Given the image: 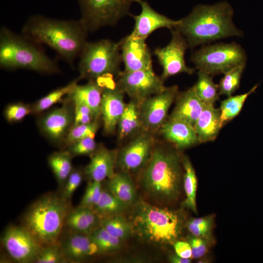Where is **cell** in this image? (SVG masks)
Wrapping results in <instances>:
<instances>
[{
  "label": "cell",
  "mask_w": 263,
  "mask_h": 263,
  "mask_svg": "<svg viewBox=\"0 0 263 263\" xmlns=\"http://www.w3.org/2000/svg\"><path fill=\"white\" fill-rule=\"evenodd\" d=\"M129 206L109 191L103 189L100 199L93 209L101 219L120 214Z\"/></svg>",
  "instance_id": "cell-30"
},
{
  "label": "cell",
  "mask_w": 263,
  "mask_h": 263,
  "mask_svg": "<svg viewBox=\"0 0 263 263\" xmlns=\"http://www.w3.org/2000/svg\"><path fill=\"white\" fill-rule=\"evenodd\" d=\"M117 87L139 105L149 97L164 91L166 87L161 77L153 68L132 72H121Z\"/></svg>",
  "instance_id": "cell-10"
},
{
  "label": "cell",
  "mask_w": 263,
  "mask_h": 263,
  "mask_svg": "<svg viewBox=\"0 0 263 263\" xmlns=\"http://www.w3.org/2000/svg\"><path fill=\"white\" fill-rule=\"evenodd\" d=\"M74 109L69 104L47 113L40 121V128L49 138L55 141L62 139L74 122Z\"/></svg>",
  "instance_id": "cell-19"
},
{
  "label": "cell",
  "mask_w": 263,
  "mask_h": 263,
  "mask_svg": "<svg viewBox=\"0 0 263 263\" xmlns=\"http://www.w3.org/2000/svg\"><path fill=\"white\" fill-rule=\"evenodd\" d=\"M245 67L239 66L224 74L218 85L220 95L230 96L239 88Z\"/></svg>",
  "instance_id": "cell-36"
},
{
  "label": "cell",
  "mask_w": 263,
  "mask_h": 263,
  "mask_svg": "<svg viewBox=\"0 0 263 263\" xmlns=\"http://www.w3.org/2000/svg\"><path fill=\"white\" fill-rule=\"evenodd\" d=\"M176 99L175 106L169 118L182 120L194 126L205 106L194 86L178 93Z\"/></svg>",
  "instance_id": "cell-22"
},
{
  "label": "cell",
  "mask_w": 263,
  "mask_h": 263,
  "mask_svg": "<svg viewBox=\"0 0 263 263\" xmlns=\"http://www.w3.org/2000/svg\"><path fill=\"white\" fill-rule=\"evenodd\" d=\"M32 112V108L21 103L9 105L4 111V116L9 122L20 121Z\"/></svg>",
  "instance_id": "cell-42"
},
{
  "label": "cell",
  "mask_w": 263,
  "mask_h": 263,
  "mask_svg": "<svg viewBox=\"0 0 263 263\" xmlns=\"http://www.w3.org/2000/svg\"><path fill=\"white\" fill-rule=\"evenodd\" d=\"M173 247L176 254L179 256L188 259L192 258L191 249L188 242L176 241L173 244Z\"/></svg>",
  "instance_id": "cell-45"
},
{
  "label": "cell",
  "mask_w": 263,
  "mask_h": 263,
  "mask_svg": "<svg viewBox=\"0 0 263 263\" xmlns=\"http://www.w3.org/2000/svg\"><path fill=\"white\" fill-rule=\"evenodd\" d=\"M162 135L179 149L191 147L199 143L194 126L178 119L169 118L160 129Z\"/></svg>",
  "instance_id": "cell-20"
},
{
  "label": "cell",
  "mask_w": 263,
  "mask_h": 263,
  "mask_svg": "<svg viewBox=\"0 0 263 263\" xmlns=\"http://www.w3.org/2000/svg\"><path fill=\"white\" fill-rule=\"evenodd\" d=\"M83 174L80 169H73L61 188L60 195L64 199L70 201L74 192L81 184Z\"/></svg>",
  "instance_id": "cell-40"
},
{
  "label": "cell",
  "mask_w": 263,
  "mask_h": 263,
  "mask_svg": "<svg viewBox=\"0 0 263 263\" xmlns=\"http://www.w3.org/2000/svg\"><path fill=\"white\" fill-rule=\"evenodd\" d=\"M257 87L258 85H256L246 93L228 96L221 102L220 110L222 127L239 114L248 96L254 92Z\"/></svg>",
  "instance_id": "cell-31"
},
{
  "label": "cell",
  "mask_w": 263,
  "mask_h": 263,
  "mask_svg": "<svg viewBox=\"0 0 263 263\" xmlns=\"http://www.w3.org/2000/svg\"><path fill=\"white\" fill-rule=\"evenodd\" d=\"M142 127L139 113V104L131 101L126 104L124 112L120 117L118 125V137L123 140L131 135Z\"/></svg>",
  "instance_id": "cell-27"
},
{
  "label": "cell",
  "mask_w": 263,
  "mask_h": 263,
  "mask_svg": "<svg viewBox=\"0 0 263 263\" xmlns=\"http://www.w3.org/2000/svg\"><path fill=\"white\" fill-rule=\"evenodd\" d=\"M0 66L5 69H23L41 73L59 72L56 62L33 41L4 26L0 31Z\"/></svg>",
  "instance_id": "cell-6"
},
{
  "label": "cell",
  "mask_w": 263,
  "mask_h": 263,
  "mask_svg": "<svg viewBox=\"0 0 263 263\" xmlns=\"http://www.w3.org/2000/svg\"><path fill=\"white\" fill-rule=\"evenodd\" d=\"M99 225L112 236L122 241L132 233L131 222L120 214L101 219Z\"/></svg>",
  "instance_id": "cell-33"
},
{
  "label": "cell",
  "mask_w": 263,
  "mask_h": 263,
  "mask_svg": "<svg viewBox=\"0 0 263 263\" xmlns=\"http://www.w3.org/2000/svg\"><path fill=\"white\" fill-rule=\"evenodd\" d=\"M72 101L74 104L73 126L88 124L97 119L88 106L79 101L72 100Z\"/></svg>",
  "instance_id": "cell-41"
},
{
  "label": "cell",
  "mask_w": 263,
  "mask_h": 263,
  "mask_svg": "<svg viewBox=\"0 0 263 263\" xmlns=\"http://www.w3.org/2000/svg\"><path fill=\"white\" fill-rule=\"evenodd\" d=\"M103 89V87L95 80H90L84 85L77 84L68 96L72 101H79L88 106L98 119L101 116Z\"/></svg>",
  "instance_id": "cell-25"
},
{
  "label": "cell",
  "mask_w": 263,
  "mask_h": 263,
  "mask_svg": "<svg viewBox=\"0 0 263 263\" xmlns=\"http://www.w3.org/2000/svg\"><path fill=\"white\" fill-rule=\"evenodd\" d=\"M99 127L98 119L88 124L73 126L67 134V144L70 146L80 139L88 137H94Z\"/></svg>",
  "instance_id": "cell-37"
},
{
  "label": "cell",
  "mask_w": 263,
  "mask_h": 263,
  "mask_svg": "<svg viewBox=\"0 0 263 263\" xmlns=\"http://www.w3.org/2000/svg\"><path fill=\"white\" fill-rule=\"evenodd\" d=\"M126 106L124 93L116 85L103 87L100 112L106 134H111L114 132Z\"/></svg>",
  "instance_id": "cell-17"
},
{
  "label": "cell",
  "mask_w": 263,
  "mask_h": 263,
  "mask_svg": "<svg viewBox=\"0 0 263 263\" xmlns=\"http://www.w3.org/2000/svg\"><path fill=\"white\" fill-rule=\"evenodd\" d=\"M66 259L59 243L43 246L34 263H65Z\"/></svg>",
  "instance_id": "cell-38"
},
{
  "label": "cell",
  "mask_w": 263,
  "mask_h": 263,
  "mask_svg": "<svg viewBox=\"0 0 263 263\" xmlns=\"http://www.w3.org/2000/svg\"><path fill=\"white\" fill-rule=\"evenodd\" d=\"M71 209L70 201L60 195L49 193L30 206L24 215L22 225L42 246L56 244Z\"/></svg>",
  "instance_id": "cell-4"
},
{
  "label": "cell",
  "mask_w": 263,
  "mask_h": 263,
  "mask_svg": "<svg viewBox=\"0 0 263 263\" xmlns=\"http://www.w3.org/2000/svg\"><path fill=\"white\" fill-rule=\"evenodd\" d=\"M194 127L199 143L214 140L222 128L220 109L216 108L214 104H205Z\"/></svg>",
  "instance_id": "cell-23"
},
{
  "label": "cell",
  "mask_w": 263,
  "mask_h": 263,
  "mask_svg": "<svg viewBox=\"0 0 263 263\" xmlns=\"http://www.w3.org/2000/svg\"><path fill=\"white\" fill-rule=\"evenodd\" d=\"M181 159L177 152L163 147L153 148L143 168L141 183L144 190L158 202L175 199L180 193Z\"/></svg>",
  "instance_id": "cell-3"
},
{
  "label": "cell",
  "mask_w": 263,
  "mask_h": 263,
  "mask_svg": "<svg viewBox=\"0 0 263 263\" xmlns=\"http://www.w3.org/2000/svg\"><path fill=\"white\" fill-rule=\"evenodd\" d=\"M141 10L137 15H130L134 21V27L131 33L139 38L146 39L153 32L161 28L174 29L179 20H173L153 9L145 0H140Z\"/></svg>",
  "instance_id": "cell-16"
},
{
  "label": "cell",
  "mask_w": 263,
  "mask_h": 263,
  "mask_svg": "<svg viewBox=\"0 0 263 263\" xmlns=\"http://www.w3.org/2000/svg\"><path fill=\"white\" fill-rule=\"evenodd\" d=\"M58 243L68 262L79 263L99 254L90 235L69 231Z\"/></svg>",
  "instance_id": "cell-18"
},
{
  "label": "cell",
  "mask_w": 263,
  "mask_h": 263,
  "mask_svg": "<svg viewBox=\"0 0 263 263\" xmlns=\"http://www.w3.org/2000/svg\"><path fill=\"white\" fill-rule=\"evenodd\" d=\"M178 93L177 86L167 87L139 105L142 128L145 132L150 133L160 129L166 121L169 110Z\"/></svg>",
  "instance_id": "cell-11"
},
{
  "label": "cell",
  "mask_w": 263,
  "mask_h": 263,
  "mask_svg": "<svg viewBox=\"0 0 263 263\" xmlns=\"http://www.w3.org/2000/svg\"><path fill=\"white\" fill-rule=\"evenodd\" d=\"M188 231L195 237H206L209 233L210 228L204 227L189 221L187 225Z\"/></svg>",
  "instance_id": "cell-46"
},
{
  "label": "cell",
  "mask_w": 263,
  "mask_h": 263,
  "mask_svg": "<svg viewBox=\"0 0 263 263\" xmlns=\"http://www.w3.org/2000/svg\"><path fill=\"white\" fill-rule=\"evenodd\" d=\"M193 86L197 94L205 104H214L219 99L218 85L213 82L212 75L199 71L197 81Z\"/></svg>",
  "instance_id": "cell-32"
},
{
  "label": "cell",
  "mask_w": 263,
  "mask_h": 263,
  "mask_svg": "<svg viewBox=\"0 0 263 263\" xmlns=\"http://www.w3.org/2000/svg\"><path fill=\"white\" fill-rule=\"evenodd\" d=\"M117 155L105 147H101L91 155L89 163L84 169V173L91 181L101 182L113 177L116 163Z\"/></svg>",
  "instance_id": "cell-21"
},
{
  "label": "cell",
  "mask_w": 263,
  "mask_h": 263,
  "mask_svg": "<svg viewBox=\"0 0 263 263\" xmlns=\"http://www.w3.org/2000/svg\"><path fill=\"white\" fill-rule=\"evenodd\" d=\"M170 31L171 38L169 43L154 51V54L162 68L161 77L163 80L181 73L190 75L194 71L185 62V54L189 48L186 39L175 29Z\"/></svg>",
  "instance_id": "cell-12"
},
{
  "label": "cell",
  "mask_w": 263,
  "mask_h": 263,
  "mask_svg": "<svg viewBox=\"0 0 263 263\" xmlns=\"http://www.w3.org/2000/svg\"><path fill=\"white\" fill-rule=\"evenodd\" d=\"M77 0L81 12L79 19L89 32H92L115 25L122 18L130 16L132 4L140 0Z\"/></svg>",
  "instance_id": "cell-9"
},
{
  "label": "cell",
  "mask_w": 263,
  "mask_h": 263,
  "mask_svg": "<svg viewBox=\"0 0 263 263\" xmlns=\"http://www.w3.org/2000/svg\"><path fill=\"white\" fill-rule=\"evenodd\" d=\"M102 190L101 182L91 181L86 187L79 207L93 208L99 200Z\"/></svg>",
  "instance_id": "cell-39"
},
{
  "label": "cell",
  "mask_w": 263,
  "mask_h": 263,
  "mask_svg": "<svg viewBox=\"0 0 263 263\" xmlns=\"http://www.w3.org/2000/svg\"><path fill=\"white\" fill-rule=\"evenodd\" d=\"M88 32L80 19L60 20L41 15L30 17L21 29L26 38L48 46L70 64L79 57Z\"/></svg>",
  "instance_id": "cell-1"
},
{
  "label": "cell",
  "mask_w": 263,
  "mask_h": 263,
  "mask_svg": "<svg viewBox=\"0 0 263 263\" xmlns=\"http://www.w3.org/2000/svg\"><path fill=\"white\" fill-rule=\"evenodd\" d=\"M190 61L199 71L212 76L245 66L246 56L238 44L221 43L204 46L192 55Z\"/></svg>",
  "instance_id": "cell-8"
},
{
  "label": "cell",
  "mask_w": 263,
  "mask_h": 263,
  "mask_svg": "<svg viewBox=\"0 0 263 263\" xmlns=\"http://www.w3.org/2000/svg\"><path fill=\"white\" fill-rule=\"evenodd\" d=\"M182 165L184 169V188L186 196L183 203L184 207L194 212H197L196 196L197 180L193 166L187 156L182 158Z\"/></svg>",
  "instance_id": "cell-29"
},
{
  "label": "cell",
  "mask_w": 263,
  "mask_h": 263,
  "mask_svg": "<svg viewBox=\"0 0 263 263\" xmlns=\"http://www.w3.org/2000/svg\"><path fill=\"white\" fill-rule=\"evenodd\" d=\"M96 149V144L94 137H88L71 145L69 151L72 155H92Z\"/></svg>",
  "instance_id": "cell-43"
},
{
  "label": "cell",
  "mask_w": 263,
  "mask_h": 263,
  "mask_svg": "<svg viewBox=\"0 0 263 263\" xmlns=\"http://www.w3.org/2000/svg\"><path fill=\"white\" fill-rule=\"evenodd\" d=\"M107 190L119 200L130 206L135 203L137 194L133 182L129 173H115L107 182Z\"/></svg>",
  "instance_id": "cell-26"
},
{
  "label": "cell",
  "mask_w": 263,
  "mask_h": 263,
  "mask_svg": "<svg viewBox=\"0 0 263 263\" xmlns=\"http://www.w3.org/2000/svg\"><path fill=\"white\" fill-rule=\"evenodd\" d=\"M100 218L93 208L78 207L71 209L65 221L69 231L90 235L99 226Z\"/></svg>",
  "instance_id": "cell-24"
},
{
  "label": "cell",
  "mask_w": 263,
  "mask_h": 263,
  "mask_svg": "<svg viewBox=\"0 0 263 263\" xmlns=\"http://www.w3.org/2000/svg\"><path fill=\"white\" fill-rule=\"evenodd\" d=\"M90 236L97 245L99 254L115 251L121 244L122 240L112 236L100 225L93 231Z\"/></svg>",
  "instance_id": "cell-35"
},
{
  "label": "cell",
  "mask_w": 263,
  "mask_h": 263,
  "mask_svg": "<svg viewBox=\"0 0 263 263\" xmlns=\"http://www.w3.org/2000/svg\"><path fill=\"white\" fill-rule=\"evenodd\" d=\"M169 262L172 263H189L191 262V259L181 257L176 254L169 257Z\"/></svg>",
  "instance_id": "cell-47"
},
{
  "label": "cell",
  "mask_w": 263,
  "mask_h": 263,
  "mask_svg": "<svg viewBox=\"0 0 263 263\" xmlns=\"http://www.w3.org/2000/svg\"><path fill=\"white\" fill-rule=\"evenodd\" d=\"M130 221L132 233L157 244H173L182 231V219L177 212L143 201L135 204Z\"/></svg>",
  "instance_id": "cell-5"
},
{
  "label": "cell",
  "mask_w": 263,
  "mask_h": 263,
  "mask_svg": "<svg viewBox=\"0 0 263 263\" xmlns=\"http://www.w3.org/2000/svg\"><path fill=\"white\" fill-rule=\"evenodd\" d=\"M146 39L130 33L120 40L121 59L125 71L153 68L151 53Z\"/></svg>",
  "instance_id": "cell-15"
},
{
  "label": "cell",
  "mask_w": 263,
  "mask_h": 263,
  "mask_svg": "<svg viewBox=\"0 0 263 263\" xmlns=\"http://www.w3.org/2000/svg\"><path fill=\"white\" fill-rule=\"evenodd\" d=\"M2 238L3 245L9 256L19 263H34L43 246L22 225L9 227Z\"/></svg>",
  "instance_id": "cell-13"
},
{
  "label": "cell",
  "mask_w": 263,
  "mask_h": 263,
  "mask_svg": "<svg viewBox=\"0 0 263 263\" xmlns=\"http://www.w3.org/2000/svg\"><path fill=\"white\" fill-rule=\"evenodd\" d=\"M233 9L227 1L211 5L199 4L188 16L179 19L174 29L185 38L192 49L216 40L242 36V32L233 22Z\"/></svg>",
  "instance_id": "cell-2"
},
{
  "label": "cell",
  "mask_w": 263,
  "mask_h": 263,
  "mask_svg": "<svg viewBox=\"0 0 263 263\" xmlns=\"http://www.w3.org/2000/svg\"><path fill=\"white\" fill-rule=\"evenodd\" d=\"M153 145L150 132L139 134L119 151L116 164L122 171L128 173L144 168L150 157Z\"/></svg>",
  "instance_id": "cell-14"
},
{
  "label": "cell",
  "mask_w": 263,
  "mask_h": 263,
  "mask_svg": "<svg viewBox=\"0 0 263 263\" xmlns=\"http://www.w3.org/2000/svg\"><path fill=\"white\" fill-rule=\"evenodd\" d=\"M80 78L96 80L120 73V42L102 39L87 41L79 56Z\"/></svg>",
  "instance_id": "cell-7"
},
{
  "label": "cell",
  "mask_w": 263,
  "mask_h": 263,
  "mask_svg": "<svg viewBox=\"0 0 263 263\" xmlns=\"http://www.w3.org/2000/svg\"><path fill=\"white\" fill-rule=\"evenodd\" d=\"M188 243L191 249L192 258H201L206 253V242L202 238L194 236L189 240Z\"/></svg>",
  "instance_id": "cell-44"
},
{
  "label": "cell",
  "mask_w": 263,
  "mask_h": 263,
  "mask_svg": "<svg viewBox=\"0 0 263 263\" xmlns=\"http://www.w3.org/2000/svg\"><path fill=\"white\" fill-rule=\"evenodd\" d=\"M72 157L69 151L56 152L49 157V165L61 188L73 169Z\"/></svg>",
  "instance_id": "cell-28"
},
{
  "label": "cell",
  "mask_w": 263,
  "mask_h": 263,
  "mask_svg": "<svg viewBox=\"0 0 263 263\" xmlns=\"http://www.w3.org/2000/svg\"><path fill=\"white\" fill-rule=\"evenodd\" d=\"M77 84V80H75L50 92L35 103L32 107V112L38 113L48 109L61 100L65 96L68 95Z\"/></svg>",
  "instance_id": "cell-34"
}]
</instances>
